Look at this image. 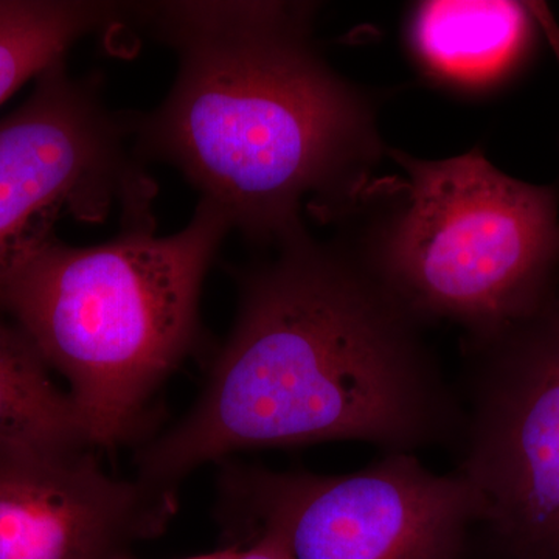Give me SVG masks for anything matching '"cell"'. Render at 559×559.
<instances>
[{
  "mask_svg": "<svg viewBox=\"0 0 559 559\" xmlns=\"http://www.w3.org/2000/svg\"><path fill=\"white\" fill-rule=\"evenodd\" d=\"M240 277L237 319L198 403L146 444L140 479L176 488L246 450L362 441L414 454L459 440L463 406L423 326L341 238L310 234Z\"/></svg>",
  "mask_w": 559,
  "mask_h": 559,
  "instance_id": "6da1fadb",
  "label": "cell"
},
{
  "mask_svg": "<svg viewBox=\"0 0 559 559\" xmlns=\"http://www.w3.org/2000/svg\"><path fill=\"white\" fill-rule=\"evenodd\" d=\"M179 55L168 97L134 120L140 157L175 165L230 230L275 248L336 224L389 148L380 98L314 40L311 2H160L140 9Z\"/></svg>",
  "mask_w": 559,
  "mask_h": 559,
  "instance_id": "7a4b0ae2",
  "label": "cell"
},
{
  "mask_svg": "<svg viewBox=\"0 0 559 559\" xmlns=\"http://www.w3.org/2000/svg\"><path fill=\"white\" fill-rule=\"evenodd\" d=\"M229 231L200 200L167 237L138 224L87 248L55 238L14 280L5 310L68 380L91 447L130 439L154 390L193 347L202 283Z\"/></svg>",
  "mask_w": 559,
  "mask_h": 559,
  "instance_id": "3957f363",
  "label": "cell"
},
{
  "mask_svg": "<svg viewBox=\"0 0 559 559\" xmlns=\"http://www.w3.org/2000/svg\"><path fill=\"white\" fill-rule=\"evenodd\" d=\"M401 175L371 180L336 224L341 240L419 325L466 341L527 318L559 278V190L496 167L480 148L419 159L389 148Z\"/></svg>",
  "mask_w": 559,
  "mask_h": 559,
  "instance_id": "277c9868",
  "label": "cell"
},
{
  "mask_svg": "<svg viewBox=\"0 0 559 559\" xmlns=\"http://www.w3.org/2000/svg\"><path fill=\"white\" fill-rule=\"evenodd\" d=\"M221 498L227 544L270 532L294 559H462L479 516L462 474L407 452L342 476L229 466Z\"/></svg>",
  "mask_w": 559,
  "mask_h": 559,
  "instance_id": "5b68a950",
  "label": "cell"
},
{
  "mask_svg": "<svg viewBox=\"0 0 559 559\" xmlns=\"http://www.w3.org/2000/svg\"><path fill=\"white\" fill-rule=\"evenodd\" d=\"M465 353L457 473L476 492V527L513 559H559V278L527 318Z\"/></svg>",
  "mask_w": 559,
  "mask_h": 559,
  "instance_id": "8992f818",
  "label": "cell"
},
{
  "mask_svg": "<svg viewBox=\"0 0 559 559\" xmlns=\"http://www.w3.org/2000/svg\"><path fill=\"white\" fill-rule=\"evenodd\" d=\"M27 102L0 120V310L17 275L55 240L64 215L102 221L119 207L124 226L154 224L153 182L97 90L57 62Z\"/></svg>",
  "mask_w": 559,
  "mask_h": 559,
  "instance_id": "52a82bcc",
  "label": "cell"
},
{
  "mask_svg": "<svg viewBox=\"0 0 559 559\" xmlns=\"http://www.w3.org/2000/svg\"><path fill=\"white\" fill-rule=\"evenodd\" d=\"M176 509V488L109 476L91 447L0 444V559L128 558Z\"/></svg>",
  "mask_w": 559,
  "mask_h": 559,
  "instance_id": "ba28073f",
  "label": "cell"
},
{
  "mask_svg": "<svg viewBox=\"0 0 559 559\" xmlns=\"http://www.w3.org/2000/svg\"><path fill=\"white\" fill-rule=\"evenodd\" d=\"M538 38L528 2L425 0L412 3L403 22L404 47L421 80L465 100L506 86Z\"/></svg>",
  "mask_w": 559,
  "mask_h": 559,
  "instance_id": "9c48e42d",
  "label": "cell"
},
{
  "mask_svg": "<svg viewBox=\"0 0 559 559\" xmlns=\"http://www.w3.org/2000/svg\"><path fill=\"white\" fill-rule=\"evenodd\" d=\"M0 444L91 447L69 393L17 326L0 323ZM92 448V447H91Z\"/></svg>",
  "mask_w": 559,
  "mask_h": 559,
  "instance_id": "30bf717a",
  "label": "cell"
},
{
  "mask_svg": "<svg viewBox=\"0 0 559 559\" xmlns=\"http://www.w3.org/2000/svg\"><path fill=\"white\" fill-rule=\"evenodd\" d=\"M114 3L0 0V105L62 61L87 33L119 17Z\"/></svg>",
  "mask_w": 559,
  "mask_h": 559,
  "instance_id": "8fae6325",
  "label": "cell"
},
{
  "mask_svg": "<svg viewBox=\"0 0 559 559\" xmlns=\"http://www.w3.org/2000/svg\"><path fill=\"white\" fill-rule=\"evenodd\" d=\"M237 559H294L278 536L260 532L242 544Z\"/></svg>",
  "mask_w": 559,
  "mask_h": 559,
  "instance_id": "7c38bea8",
  "label": "cell"
},
{
  "mask_svg": "<svg viewBox=\"0 0 559 559\" xmlns=\"http://www.w3.org/2000/svg\"><path fill=\"white\" fill-rule=\"evenodd\" d=\"M533 16L538 22L540 35L549 44L559 64V22L550 7L544 2H528Z\"/></svg>",
  "mask_w": 559,
  "mask_h": 559,
  "instance_id": "4fadbf2b",
  "label": "cell"
},
{
  "mask_svg": "<svg viewBox=\"0 0 559 559\" xmlns=\"http://www.w3.org/2000/svg\"><path fill=\"white\" fill-rule=\"evenodd\" d=\"M241 546L237 544H226L219 547L218 550L210 551V554L197 555V557L182 558V559H237L240 554ZM123 559H132L131 557Z\"/></svg>",
  "mask_w": 559,
  "mask_h": 559,
  "instance_id": "5bb4252c",
  "label": "cell"
}]
</instances>
